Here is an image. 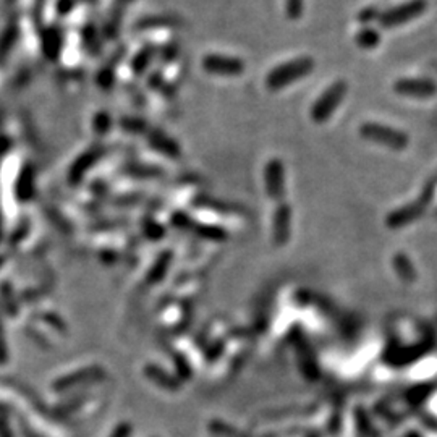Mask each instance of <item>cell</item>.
I'll return each instance as SVG.
<instances>
[{
	"label": "cell",
	"instance_id": "52a82bcc",
	"mask_svg": "<svg viewBox=\"0 0 437 437\" xmlns=\"http://www.w3.org/2000/svg\"><path fill=\"white\" fill-rule=\"evenodd\" d=\"M264 184L271 198L279 199L285 193V167L280 159H271L264 167Z\"/></svg>",
	"mask_w": 437,
	"mask_h": 437
},
{
	"label": "cell",
	"instance_id": "30bf717a",
	"mask_svg": "<svg viewBox=\"0 0 437 437\" xmlns=\"http://www.w3.org/2000/svg\"><path fill=\"white\" fill-rule=\"evenodd\" d=\"M379 16H381V10H379L377 7L369 5V7H364L363 10L358 12L356 20H358V23H361L363 26H369L373 23V21H377Z\"/></svg>",
	"mask_w": 437,
	"mask_h": 437
},
{
	"label": "cell",
	"instance_id": "ba28073f",
	"mask_svg": "<svg viewBox=\"0 0 437 437\" xmlns=\"http://www.w3.org/2000/svg\"><path fill=\"white\" fill-rule=\"evenodd\" d=\"M355 42L356 46L364 49V51H371V49H376L381 44V33L373 26H363L355 34Z\"/></svg>",
	"mask_w": 437,
	"mask_h": 437
},
{
	"label": "cell",
	"instance_id": "8992f818",
	"mask_svg": "<svg viewBox=\"0 0 437 437\" xmlns=\"http://www.w3.org/2000/svg\"><path fill=\"white\" fill-rule=\"evenodd\" d=\"M203 66L208 73L221 75V77H236L245 71V64L235 57H224V55H211L204 57Z\"/></svg>",
	"mask_w": 437,
	"mask_h": 437
},
{
	"label": "cell",
	"instance_id": "3957f363",
	"mask_svg": "<svg viewBox=\"0 0 437 437\" xmlns=\"http://www.w3.org/2000/svg\"><path fill=\"white\" fill-rule=\"evenodd\" d=\"M349 91V84L343 79H337L321 95L316 102L311 107V118L314 123H325L332 117V114L338 109L342 104L343 97L347 96Z\"/></svg>",
	"mask_w": 437,
	"mask_h": 437
},
{
	"label": "cell",
	"instance_id": "9c48e42d",
	"mask_svg": "<svg viewBox=\"0 0 437 437\" xmlns=\"http://www.w3.org/2000/svg\"><path fill=\"white\" fill-rule=\"evenodd\" d=\"M149 141H151V145H153V148L158 149L159 153L167 154V155L180 154V149H178V146L175 145V142H173L172 140H168L167 136L159 135L158 132H155L154 135H151Z\"/></svg>",
	"mask_w": 437,
	"mask_h": 437
},
{
	"label": "cell",
	"instance_id": "7a4b0ae2",
	"mask_svg": "<svg viewBox=\"0 0 437 437\" xmlns=\"http://www.w3.org/2000/svg\"><path fill=\"white\" fill-rule=\"evenodd\" d=\"M360 135L364 140L377 142V145L386 146V148L394 149V151H403L408 148L410 138L407 133L402 130H397V128L387 127V125L368 122L363 123L360 127Z\"/></svg>",
	"mask_w": 437,
	"mask_h": 437
},
{
	"label": "cell",
	"instance_id": "277c9868",
	"mask_svg": "<svg viewBox=\"0 0 437 437\" xmlns=\"http://www.w3.org/2000/svg\"><path fill=\"white\" fill-rule=\"evenodd\" d=\"M427 2L426 0H408V2L400 3V5L392 7L389 10L381 12L377 23L382 28H395V26L405 25L408 21L414 20L426 12Z\"/></svg>",
	"mask_w": 437,
	"mask_h": 437
},
{
	"label": "cell",
	"instance_id": "8fae6325",
	"mask_svg": "<svg viewBox=\"0 0 437 437\" xmlns=\"http://www.w3.org/2000/svg\"><path fill=\"white\" fill-rule=\"evenodd\" d=\"M305 2L303 0H285V13L290 20H300Z\"/></svg>",
	"mask_w": 437,
	"mask_h": 437
},
{
	"label": "cell",
	"instance_id": "6da1fadb",
	"mask_svg": "<svg viewBox=\"0 0 437 437\" xmlns=\"http://www.w3.org/2000/svg\"><path fill=\"white\" fill-rule=\"evenodd\" d=\"M314 60L311 57H300V59L285 62L272 68L266 77V88L271 91H279L293 84L298 79L313 73Z\"/></svg>",
	"mask_w": 437,
	"mask_h": 437
},
{
	"label": "cell",
	"instance_id": "5b68a950",
	"mask_svg": "<svg viewBox=\"0 0 437 437\" xmlns=\"http://www.w3.org/2000/svg\"><path fill=\"white\" fill-rule=\"evenodd\" d=\"M394 91L413 99H429L437 95V84L429 78H402L394 83Z\"/></svg>",
	"mask_w": 437,
	"mask_h": 437
}]
</instances>
